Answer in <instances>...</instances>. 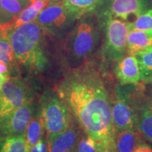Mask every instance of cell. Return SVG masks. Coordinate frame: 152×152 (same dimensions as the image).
I'll use <instances>...</instances> for the list:
<instances>
[{
  "mask_svg": "<svg viewBox=\"0 0 152 152\" xmlns=\"http://www.w3.org/2000/svg\"><path fill=\"white\" fill-rule=\"evenodd\" d=\"M56 93L67 104L76 122L102 152H113L115 129L112 100L102 73L85 64L66 74Z\"/></svg>",
  "mask_w": 152,
  "mask_h": 152,
  "instance_id": "1",
  "label": "cell"
},
{
  "mask_svg": "<svg viewBox=\"0 0 152 152\" xmlns=\"http://www.w3.org/2000/svg\"><path fill=\"white\" fill-rule=\"evenodd\" d=\"M42 30L40 25L32 21L9 30L7 34L16 59L30 71H43L47 65V59L41 47Z\"/></svg>",
  "mask_w": 152,
  "mask_h": 152,
  "instance_id": "2",
  "label": "cell"
},
{
  "mask_svg": "<svg viewBox=\"0 0 152 152\" xmlns=\"http://www.w3.org/2000/svg\"><path fill=\"white\" fill-rule=\"evenodd\" d=\"M99 41V30L92 22L83 20L76 25L67 37L64 47L70 68L73 69L86 64Z\"/></svg>",
  "mask_w": 152,
  "mask_h": 152,
  "instance_id": "3",
  "label": "cell"
},
{
  "mask_svg": "<svg viewBox=\"0 0 152 152\" xmlns=\"http://www.w3.org/2000/svg\"><path fill=\"white\" fill-rule=\"evenodd\" d=\"M40 115L45 125L47 141L68 128L74 118L71 110L56 92H47L40 100Z\"/></svg>",
  "mask_w": 152,
  "mask_h": 152,
  "instance_id": "4",
  "label": "cell"
},
{
  "mask_svg": "<svg viewBox=\"0 0 152 152\" xmlns=\"http://www.w3.org/2000/svg\"><path fill=\"white\" fill-rule=\"evenodd\" d=\"M130 92L120 85L115 88L111 115L115 130H140L139 104Z\"/></svg>",
  "mask_w": 152,
  "mask_h": 152,
  "instance_id": "5",
  "label": "cell"
},
{
  "mask_svg": "<svg viewBox=\"0 0 152 152\" xmlns=\"http://www.w3.org/2000/svg\"><path fill=\"white\" fill-rule=\"evenodd\" d=\"M129 23L113 17H105L104 20V52L108 59L117 61L128 53Z\"/></svg>",
  "mask_w": 152,
  "mask_h": 152,
  "instance_id": "6",
  "label": "cell"
},
{
  "mask_svg": "<svg viewBox=\"0 0 152 152\" xmlns=\"http://www.w3.org/2000/svg\"><path fill=\"white\" fill-rule=\"evenodd\" d=\"M32 101L33 94L27 83L18 76H9L0 92V119Z\"/></svg>",
  "mask_w": 152,
  "mask_h": 152,
  "instance_id": "7",
  "label": "cell"
},
{
  "mask_svg": "<svg viewBox=\"0 0 152 152\" xmlns=\"http://www.w3.org/2000/svg\"><path fill=\"white\" fill-rule=\"evenodd\" d=\"M33 101L19 107L11 114L0 119V134L2 138L25 134L34 115Z\"/></svg>",
  "mask_w": 152,
  "mask_h": 152,
  "instance_id": "8",
  "label": "cell"
},
{
  "mask_svg": "<svg viewBox=\"0 0 152 152\" xmlns=\"http://www.w3.org/2000/svg\"><path fill=\"white\" fill-rule=\"evenodd\" d=\"M103 15L126 20L130 16L137 17L149 8L148 0H105Z\"/></svg>",
  "mask_w": 152,
  "mask_h": 152,
  "instance_id": "9",
  "label": "cell"
},
{
  "mask_svg": "<svg viewBox=\"0 0 152 152\" xmlns=\"http://www.w3.org/2000/svg\"><path fill=\"white\" fill-rule=\"evenodd\" d=\"M71 20H74L65 6L64 1L50 4L42 9L34 21L52 31L62 30Z\"/></svg>",
  "mask_w": 152,
  "mask_h": 152,
  "instance_id": "10",
  "label": "cell"
},
{
  "mask_svg": "<svg viewBox=\"0 0 152 152\" xmlns=\"http://www.w3.org/2000/svg\"><path fill=\"white\" fill-rule=\"evenodd\" d=\"M113 72L121 85H137L142 80L138 61L134 55L128 54L115 61Z\"/></svg>",
  "mask_w": 152,
  "mask_h": 152,
  "instance_id": "11",
  "label": "cell"
},
{
  "mask_svg": "<svg viewBox=\"0 0 152 152\" xmlns=\"http://www.w3.org/2000/svg\"><path fill=\"white\" fill-rule=\"evenodd\" d=\"M80 130L81 128L73 119L66 130L47 141L49 152H75L82 137Z\"/></svg>",
  "mask_w": 152,
  "mask_h": 152,
  "instance_id": "12",
  "label": "cell"
},
{
  "mask_svg": "<svg viewBox=\"0 0 152 152\" xmlns=\"http://www.w3.org/2000/svg\"><path fill=\"white\" fill-rule=\"evenodd\" d=\"M140 130H115L113 152H133L144 143Z\"/></svg>",
  "mask_w": 152,
  "mask_h": 152,
  "instance_id": "13",
  "label": "cell"
},
{
  "mask_svg": "<svg viewBox=\"0 0 152 152\" xmlns=\"http://www.w3.org/2000/svg\"><path fill=\"white\" fill-rule=\"evenodd\" d=\"M152 47V30H130L127 50L128 54L135 55Z\"/></svg>",
  "mask_w": 152,
  "mask_h": 152,
  "instance_id": "14",
  "label": "cell"
},
{
  "mask_svg": "<svg viewBox=\"0 0 152 152\" xmlns=\"http://www.w3.org/2000/svg\"><path fill=\"white\" fill-rule=\"evenodd\" d=\"M31 5L27 7L18 15L16 20L13 22L9 27V30L15 29V28L28 23L35 20L39 12L42 10L50 0H30Z\"/></svg>",
  "mask_w": 152,
  "mask_h": 152,
  "instance_id": "15",
  "label": "cell"
},
{
  "mask_svg": "<svg viewBox=\"0 0 152 152\" xmlns=\"http://www.w3.org/2000/svg\"><path fill=\"white\" fill-rule=\"evenodd\" d=\"M140 130L143 137L152 144V102L145 100L139 106Z\"/></svg>",
  "mask_w": 152,
  "mask_h": 152,
  "instance_id": "16",
  "label": "cell"
},
{
  "mask_svg": "<svg viewBox=\"0 0 152 152\" xmlns=\"http://www.w3.org/2000/svg\"><path fill=\"white\" fill-rule=\"evenodd\" d=\"M102 0H64V4L73 19L79 18L99 5Z\"/></svg>",
  "mask_w": 152,
  "mask_h": 152,
  "instance_id": "17",
  "label": "cell"
},
{
  "mask_svg": "<svg viewBox=\"0 0 152 152\" xmlns=\"http://www.w3.org/2000/svg\"><path fill=\"white\" fill-rule=\"evenodd\" d=\"M45 131V125L41 115L34 118H33L25 132V138L29 151L30 149L35 146L42 137H43Z\"/></svg>",
  "mask_w": 152,
  "mask_h": 152,
  "instance_id": "18",
  "label": "cell"
},
{
  "mask_svg": "<svg viewBox=\"0 0 152 152\" xmlns=\"http://www.w3.org/2000/svg\"><path fill=\"white\" fill-rule=\"evenodd\" d=\"M0 152H29L25 134L4 139L0 146Z\"/></svg>",
  "mask_w": 152,
  "mask_h": 152,
  "instance_id": "19",
  "label": "cell"
},
{
  "mask_svg": "<svg viewBox=\"0 0 152 152\" xmlns=\"http://www.w3.org/2000/svg\"><path fill=\"white\" fill-rule=\"evenodd\" d=\"M15 55L11 40L7 35L0 37V61L8 66L9 70L15 65Z\"/></svg>",
  "mask_w": 152,
  "mask_h": 152,
  "instance_id": "20",
  "label": "cell"
},
{
  "mask_svg": "<svg viewBox=\"0 0 152 152\" xmlns=\"http://www.w3.org/2000/svg\"><path fill=\"white\" fill-rule=\"evenodd\" d=\"M135 56L140 66L142 80L152 77V47Z\"/></svg>",
  "mask_w": 152,
  "mask_h": 152,
  "instance_id": "21",
  "label": "cell"
},
{
  "mask_svg": "<svg viewBox=\"0 0 152 152\" xmlns=\"http://www.w3.org/2000/svg\"><path fill=\"white\" fill-rule=\"evenodd\" d=\"M130 30H152V9L140 15L134 22L129 23Z\"/></svg>",
  "mask_w": 152,
  "mask_h": 152,
  "instance_id": "22",
  "label": "cell"
},
{
  "mask_svg": "<svg viewBox=\"0 0 152 152\" xmlns=\"http://www.w3.org/2000/svg\"><path fill=\"white\" fill-rule=\"evenodd\" d=\"M75 152H102L93 142L92 139L86 136H82L80 139Z\"/></svg>",
  "mask_w": 152,
  "mask_h": 152,
  "instance_id": "23",
  "label": "cell"
},
{
  "mask_svg": "<svg viewBox=\"0 0 152 152\" xmlns=\"http://www.w3.org/2000/svg\"><path fill=\"white\" fill-rule=\"evenodd\" d=\"M29 152H49L47 139L45 140L44 137H42L39 141L30 149Z\"/></svg>",
  "mask_w": 152,
  "mask_h": 152,
  "instance_id": "24",
  "label": "cell"
},
{
  "mask_svg": "<svg viewBox=\"0 0 152 152\" xmlns=\"http://www.w3.org/2000/svg\"><path fill=\"white\" fill-rule=\"evenodd\" d=\"M133 152H152V147L144 142L139 145Z\"/></svg>",
  "mask_w": 152,
  "mask_h": 152,
  "instance_id": "25",
  "label": "cell"
},
{
  "mask_svg": "<svg viewBox=\"0 0 152 152\" xmlns=\"http://www.w3.org/2000/svg\"><path fill=\"white\" fill-rule=\"evenodd\" d=\"M9 68L7 65L4 64L3 62L0 61V74H3V75H9Z\"/></svg>",
  "mask_w": 152,
  "mask_h": 152,
  "instance_id": "26",
  "label": "cell"
},
{
  "mask_svg": "<svg viewBox=\"0 0 152 152\" xmlns=\"http://www.w3.org/2000/svg\"><path fill=\"white\" fill-rule=\"evenodd\" d=\"M9 77V75H3V74H0V92H1V87H2V85L4 82L7 80Z\"/></svg>",
  "mask_w": 152,
  "mask_h": 152,
  "instance_id": "27",
  "label": "cell"
},
{
  "mask_svg": "<svg viewBox=\"0 0 152 152\" xmlns=\"http://www.w3.org/2000/svg\"><path fill=\"white\" fill-rule=\"evenodd\" d=\"M144 81H146L147 83H149V86L151 87V97H152V77H149V78H147L146 80H144ZM152 102V99H150Z\"/></svg>",
  "mask_w": 152,
  "mask_h": 152,
  "instance_id": "28",
  "label": "cell"
}]
</instances>
